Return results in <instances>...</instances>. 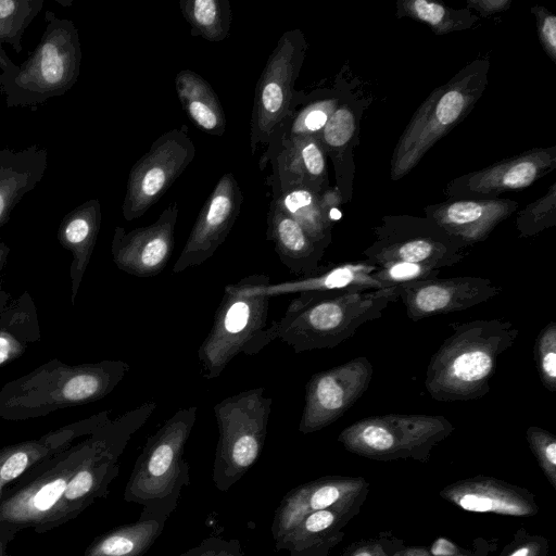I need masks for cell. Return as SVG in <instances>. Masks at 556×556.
Listing matches in <instances>:
<instances>
[{
  "label": "cell",
  "mask_w": 556,
  "mask_h": 556,
  "mask_svg": "<svg viewBox=\"0 0 556 556\" xmlns=\"http://www.w3.org/2000/svg\"><path fill=\"white\" fill-rule=\"evenodd\" d=\"M180 493L143 506L139 519L98 536L84 556H142L163 532Z\"/></svg>",
  "instance_id": "23"
},
{
  "label": "cell",
  "mask_w": 556,
  "mask_h": 556,
  "mask_svg": "<svg viewBox=\"0 0 556 556\" xmlns=\"http://www.w3.org/2000/svg\"><path fill=\"white\" fill-rule=\"evenodd\" d=\"M452 333L431 356L425 388L439 402L481 399L490 391L498 357L509 350L518 329L504 318L450 324Z\"/></svg>",
  "instance_id": "1"
},
{
  "label": "cell",
  "mask_w": 556,
  "mask_h": 556,
  "mask_svg": "<svg viewBox=\"0 0 556 556\" xmlns=\"http://www.w3.org/2000/svg\"><path fill=\"white\" fill-rule=\"evenodd\" d=\"M197 415L194 405L180 408L148 438L126 483V502L146 506L181 493L189 484L184 451Z\"/></svg>",
  "instance_id": "10"
},
{
  "label": "cell",
  "mask_w": 556,
  "mask_h": 556,
  "mask_svg": "<svg viewBox=\"0 0 556 556\" xmlns=\"http://www.w3.org/2000/svg\"><path fill=\"white\" fill-rule=\"evenodd\" d=\"M556 167V147L534 148L464 174L445 188L450 199H492L498 194L529 187Z\"/></svg>",
  "instance_id": "18"
},
{
  "label": "cell",
  "mask_w": 556,
  "mask_h": 556,
  "mask_svg": "<svg viewBox=\"0 0 556 556\" xmlns=\"http://www.w3.org/2000/svg\"><path fill=\"white\" fill-rule=\"evenodd\" d=\"M99 427L77 444L30 467L20 483L0 497V539L9 543L18 531L36 530L61 500L75 471L94 450Z\"/></svg>",
  "instance_id": "7"
},
{
  "label": "cell",
  "mask_w": 556,
  "mask_h": 556,
  "mask_svg": "<svg viewBox=\"0 0 556 556\" xmlns=\"http://www.w3.org/2000/svg\"><path fill=\"white\" fill-rule=\"evenodd\" d=\"M378 268L366 261L324 267L323 270L311 276L277 283L269 282L266 287V294L271 298L291 293L320 294L387 288L375 277V271Z\"/></svg>",
  "instance_id": "27"
},
{
  "label": "cell",
  "mask_w": 556,
  "mask_h": 556,
  "mask_svg": "<svg viewBox=\"0 0 556 556\" xmlns=\"http://www.w3.org/2000/svg\"><path fill=\"white\" fill-rule=\"evenodd\" d=\"M188 127L162 134L130 168L122 214L127 222L142 216L184 173L195 156Z\"/></svg>",
  "instance_id": "13"
},
{
  "label": "cell",
  "mask_w": 556,
  "mask_h": 556,
  "mask_svg": "<svg viewBox=\"0 0 556 556\" xmlns=\"http://www.w3.org/2000/svg\"><path fill=\"white\" fill-rule=\"evenodd\" d=\"M307 42L300 29L285 31L260 75L255 86L250 124L251 155L266 148L279 126L294 112L299 93L294 84L299 77Z\"/></svg>",
  "instance_id": "12"
},
{
  "label": "cell",
  "mask_w": 556,
  "mask_h": 556,
  "mask_svg": "<svg viewBox=\"0 0 556 556\" xmlns=\"http://www.w3.org/2000/svg\"><path fill=\"white\" fill-rule=\"evenodd\" d=\"M175 89L182 110L192 124L212 136H223L226 116L213 87L191 70H181L175 77Z\"/></svg>",
  "instance_id": "31"
},
{
  "label": "cell",
  "mask_w": 556,
  "mask_h": 556,
  "mask_svg": "<svg viewBox=\"0 0 556 556\" xmlns=\"http://www.w3.org/2000/svg\"><path fill=\"white\" fill-rule=\"evenodd\" d=\"M342 88L318 90L309 96V101L295 111L275 131L286 136L318 135L328 118L339 105L343 96Z\"/></svg>",
  "instance_id": "35"
},
{
  "label": "cell",
  "mask_w": 556,
  "mask_h": 556,
  "mask_svg": "<svg viewBox=\"0 0 556 556\" xmlns=\"http://www.w3.org/2000/svg\"><path fill=\"white\" fill-rule=\"evenodd\" d=\"M397 293L407 317L417 321L469 309L498 295L501 288L476 276L434 277L401 282Z\"/></svg>",
  "instance_id": "17"
},
{
  "label": "cell",
  "mask_w": 556,
  "mask_h": 556,
  "mask_svg": "<svg viewBox=\"0 0 556 556\" xmlns=\"http://www.w3.org/2000/svg\"><path fill=\"white\" fill-rule=\"evenodd\" d=\"M40 339L35 301L28 291H23L0 312V368L20 358Z\"/></svg>",
  "instance_id": "30"
},
{
  "label": "cell",
  "mask_w": 556,
  "mask_h": 556,
  "mask_svg": "<svg viewBox=\"0 0 556 556\" xmlns=\"http://www.w3.org/2000/svg\"><path fill=\"white\" fill-rule=\"evenodd\" d=\"M534 362L543 387L556 392V323L549 321L538 333L533 348Z\"/></svg>",
  "instance_id": "38"
},
{
  "label": "cell",
  "mask_w": 556,
  "mask_h": 556,
  "mask_svg": "<svg viewBox=\"0 0 556 556\" xmlns=\"http://www.w3.org/2000/svg\"><path fill=\"white\" fill-rule=\"evenodd\" d=\"M48 166L45 147L0 149V228L21 200L41 181Z\"/></svg>",
  "instance_id": "24"
},
{
  "label": "cell",
  "mask_w": 556,
  "mask_h": 556,
  "mask_svg": "<svg viewBox=\"0 0 556 556\" xmlns=\"http://www.w3.org/2000/svg\"><path fill=\"white\" fill-rule=\"evenodd\" d=\"M45 18L46 28L36 49L2 80L9 108L40 105L63 96L78 80L81 46L76 26L51 11Z\"/></svg>",
  "instance_id": "6"
},
{
  "label": "cell",
  "mask_w": 556,
  "mask_h": 556,
  "mask_svg": "<svg viewBox=\"0 0 556 556\" xmlns=\"http://www.w3.org/2000/svg\"><path fill=\"white\" fill-rule=\"evenodd\" d=\"M454 430L442 415L391 413L351 424L340 432L338 441L346 451L375 460L426 463L433 447Z\"/></svg>",
  "instance_id": "9"
},
{
  "label": "cell",
  "mask_w": 556,
  "mask_h": 556,
  "mask_svg": "<svg viewBox=\"0 0 556 556\" xmlns=\"http://www.w3.org/2000/svg\"><path fill=\"white\" fill-rule=\"evenodd\" d=\"M179 556H244V553L237 539L208 536Z\"/></svg>",
  "instance_id": "42"
},
{
  "label": "cell",
  "mask_w": 556,
  "mask_h": 556,
  "mask_svg": "<svg viewBox=\"0 0 556 556\" xmlns=\"http://www.w3.org/2000/svg\"><path fill=\"white\" fill-rule=\"evenodd\" d=\"M43 7V0H0V43L22 51V37Z\"/></svg>",
  "instance_id": "36"
},
{
  "label": "cell",
  "mask_w": 556,
  "mask_h": 556,
  "mask_svg": "<svg viewBox=\"0 0 556 556\" xmlns=\"http://www.w3.org/2000/svg\"><path fill=\"white\" fill-rule=\"evenodd\" d=\"M343 536L344 534L339 535L334 539L328 540L324 543H320L318 545L312 546L300 552H290L289 556H328L331 548L334 547L339 542H341Z\"/></svg>",
  "instance_id": "46"
},
{
  "label": "cell",
  "mask_w": 556,
  "mask_h": 556,
  "mask_svg": "<svg viewBox=\"0 0 556 556\" xmlns=\"http://www.w3.org/2000/svg\"><path fill=\"white\" fill-rule=\"evenodd\" d=\"M489 60L477 59L434 89L416 110L393 151L390 176L408 174L422 156L472 110L488 84Z\"/></svg>",
  "instance_id": "5"
},
{
  "label": "cell",
  "mask_w": 556,
  "mask_h": 556,
  "mask_svg": "<svg viewBox=\"0 0 556 556\" xmlns=\"http://www.w3.org/2000/svg\"><path fill=\"white\" fill-rule=\"evenodd\" d=\"M362 505H338L305 515L275 542L276 549L300 552L344 534L343 527L359 513Z\"/></svg>",
  "instance_id": "32"
},
{
  "label": "cell",
  "mask_w": 556,
  "mask_h": 556,
  "mask_svg": "<svg viewBox=\"0 0 556 556\" xmlns=\"http://www.w3.org/2000/svg\"><path fill=\"white\" fill-rule=\"evenodd\" d=\"M266 239L290 273L305 277L319 273L325 249L315 243L302 227L275 202L267 213Z\"/></svg>",
  "instance_id": "25"
},
{
  "label": "cell",
  "mask_w": 556,
  "mask_h": 556,
  "mask_svg": "<svg viewBox=\"0 0 556 556\" xmlns=\"http://www.w3.org/2000/svg\"><path fill=\"white\" fill-rule=\"evenodd\" d=\"M511 4V0H467L468 10H476L480 16L486 17L505 11Z\"/></svg>",
  "instance_id": "44"
},
{
  "label": "cell",
  "mask_w": 556,
  "mask_h": 556,
  "mask_svg": "<svg viewBox=\"0 0 556 556\" xmlns=\"http://www.w3.org/2000/svg\"><path fill=\"white\" fill-rule=\"evenodd\" d=\"M243 194L231 172L224 174L201 207L173 273L199 266L225 242L240 215Z\"/></svg>",
  "instance_id": "16"
},
{
  "label": "cell",
  "mask_w": 556,
  "mask_h": 556,
  "mask_svg": "<svg viewBox=\"0 0 556 556\" xmlns=\"http://www.w3.org/2000/svg\"><path fill=\"white\" fill-rule=\"evenodd\" d=\"M7 545L8 543H5L4 541H2L0 539V556H10L8 553H7Z\"/></svg>",
  "instance_id": "51"
},
{
  "label": "cell",
  "mask_w": 556,
  "mask_h": 556,
  "mask_svg": "<svg viewBox=\"0 0 556 556\" xmlns=\"http://www.w3.org/2000/svg\"><path fill=\"white\" fill-rule=\"evenodd\" d=\"M101 205L91 199L67 213L58 229L59 243L73 258L70 266L71 303L75 304L81 280L90 263L101 226Z\"/></svg>",
  "instance_id": "26"
},
{
  "label": "cell",
  "mask_w": 556,
  "mask_h": 556,
  "mask_svg": "<svg viewBox=\"0 0 556 556\" xmlns=\"http://www.w3.org/2000/svg\"><path fill=\"white\" fill-rule=\"evenodd\" d=\"M369 483L363 477L326 476L290 490L275 510L271 534L281 539L305 515L332 506L363 503Z\"/></svg>",
  "instance_id": "20"
},
{
  "label": "cell",
  "mask_w": 556,
  "mask_h": 556,
  "mask_svg": "<svg viewBox=\"0 0 556 556\" xmlns=\"http://www.w3.org/2000/svg\"><path fill=\"white\" fill-rule=\"evenodd\" d=\"M393 556H433L429 549L422 546H403Z\"/></svg>",
  "instance_id": "48"
},
{
  "label": "cell",
  "mask_w": 556,
  "mask_h": 556,
  "mask_svg": "<svg viewBox=\"0 0 556 556\" xmlns=\"http://www.w3.org/2000/svg\"><path fill=\"white\" fill-rule=\"evenodd\" d=\"M556 225V184L540 199L525 206L517 215L516 228L521 238L533 237Z\"/></svg>",
  "instance_id": "37"
},
{
  "label": "cell",
  "mask_w": 556,
  "mask_h": 556,
  "mask_svg": "<svg viewBox=\"0 0 556 556\" xmlns=\"http://www.w3.org/2000/svg\"><path fill=\"white\" fill-rule=\"evenodd\" d=\"M535 16L536 29L540 42L545 53L556 61V16L544 7L534 5L531 8Z\"/></svg>",
  "instance_id": "43"
},
{
  "label": "cell",
  "mask_w": 556,
  "mask_h": 556,
  "mask_svg": "<svg viewBox=\"0 0 556 556\" xmlns=\"http://www.w3.org/2000/svg\"><path fill=\"white\" fill-rule=\"evenodd\" d=\"M440 496L470 513L511 517H531L539 513L534 494L526 488L481 475L444 486Z\"/></svg>",
  "instance_id": "21"
},
{
  "label": "cell",
  "mask_w": 556,
  "mask_h": 556,
  "mask_svg": "<svg viewBox=\"0 0 556 556\" xmlns=\"http://www.w3.org/2000/svg\"><path fill=\"white\" fill-rule=\"evenodd\" d=\"M271 404L273 399L260 387L228 396L213 407L218 441L212 479L217 490H229L257 460Z\"/></svg>",
  "instance_id": "8"
},
{
  "label": "cell",
  "mask_w": 556,
  "mask_h": 556,
  "mask_svg": "<svg viewBox=\"0 0 556 556\" xmlns=\"http://www.w3.org/2000/svg\"><path fill=\"white\" fill-rule=\"evenodd\" d=\"M399 299L397 285L370 290H348L320 294H299L279 320H273L276 339L295 353L332 349L357 329L382 317Z\"/></svg>",
  "instance_id": "3"
},
{
  "label": "cell",
  "mask_w": 556,
  "mask_h": 556,
  "mask_svg": "<svg viewBox=\"0 0 556 556\" xmlns=\"http://www.w3.org/2000/svg\"><path fill=\"white\" fill-rule=\"evenodd\" d=\"M178 214L177 202H172L151 225L130 231L116 226L111 243L116 267L140 278L163 271L173 254Z\"/></svg>",
  "instance_id": "19"
},
{
  "label": "cell",
  "mask_w": 556,
  "mask_h": 556,
  "mask_svg": "<svg viewBox=\"0 0 556 556\" xmlns=\"http://www.w3.org/2000/svg\"><path fill=\"white\" fill-rule=\"evenodd\" d=\"M548 552V539L520 528L514 534L513 540L504 546L498 556H547Z\"/></svg>",
  "instance_id": "40"
},
{
  "label": "cell",
  "mask_w": 556,
  "mask_h": 556,
  "mask_svg": "<svg viewBox=\"0 0 556 556\" xmlns=\"http://www.w3.org/2000/svg\"><path fill=\"white\" fill-rule=\"evenodd\" d=\"M463 551L464 548L444 536H440L434 540L429 548L430 554L433 556H455L460 554Z\"/></svg>",
  "instance_id": "45"
},
{
  "label": "cell",
  "mask_w": 556,
  "mask_h": 556,
  "mask_svg": "<svg viewBox=\"0 0 556 556\" xmlns=\"http://www.w3.org/2000/svg\"><path fill=\"white\" fill-rule=\"evenodd\" d=\"M492 549V546L490 545L489 541H485L483 539H477L473 541V548L472 549H464L460 554L455 556H486L489 551Z\"/></svg>",
  "instance_id": "47"
},
{
  "label": "cell",
  "mask_w": 556,
  "mask_h": 556,
  "mask_svg": "<svg viewBox=\"0 0 556 556\" xmlns=\"http://www.w3.org/2000/svg\"><path fill=\"white\" fill-rule=\"evenodd\" d=\"M269 282L266 274H252L225 287L211 330L198 350L205 379L217 378L238 354H257L276 340L274 324L267 327Z\"/></svg>",
  "instance_id": "4"
},
{
  "label": "cell",
  "mask_w": 556,
  "mask_h": 556,
  "mask_svg": "<svg viewBox=\"0 0 556 556\" xmlns=\"http://www.w3.org/2000/svg\"><path fill=\"white\" fill-rule=\"evenodd\" d=\"M10 248L9 245L0 240V271L3 269L9 258Z\"/></svg>",
  "instance_id": "49"
},
{
  "label": "cell",
  "mask_w": 556,
  "mask_h": 556,
  "mask_svg": "<svg viewBox=\"0 0 556 556\" xmlns=\"http://www.w3.org/2000/svg\"><path fill=\"white\" fill-rule=\"evenodd\" d=\"M399 18L409 17L428 25L435 34H448L471 28L479 17L468 9H453L437 1L399 0Z\"/></svg>",
  "instance_id": "33"
},
{
  "label": "cell",
  "mask_w": 556,
  "mask_h": 556,
  "mask_svg": "<svg viewBox=\"0 0 556 556\" xmlns=\"http://www.w3.org/2000/svg\"><path fill=\"white\" fill-rule=\"evenodd\" d=\"M179 8L190 25L191 36L210 42L228 37L232 21L229 0H180Z\"/></svg>",
  "instance_id": "34"
},
{
  "label": "cell",
  "mask_w": 556,
  "mask_h": 556,
  "mask_svg": "<svg viewBox=\"0 0 556 556\" xmlns=\"http://www.w3.org/2000/svg\"><path fill=\"white\" fill-rule=\"evenodd\" d=\"M518 203L510 199H448L425 207L426 217L465 245L484 241L509 217Z\"/></svg>",
  "instance_id": "22"
},
{
  "label": "cell",
  "mask_w": 556,
  "mask_h": 556,
  "mask_svg": "<svg viewBox=\"0 0 556 556\" xmlns=\"http://www.w3.org/2000/svg\"><path fill=\"white\" fill-rule=\"evenodd\" d=\"M375 240L363 255L380 268L410 265L439 270L462 262L468 247L428 217L383 216L374 228Z\"/></svg>",
  "instance_id": "11"
},
{
  "label": "cell",
  "mask_w": 556,
  "mask_h": 556,
  "mask_svg": "<svg viewBox=\"0 0 556 556\" xmlns=\"http://www.w3.org/2000/svg\"><path fill=\"white\" fill-rule=\"evenodd\" d=\"M271 164L266 184L273 197L294 188L324 193L329 188L326 153L317 135L275 132L260 160V169Z\"/></svg>",
  "instance_id": "15"
},
{
  "label": "cell",
  "mask_w": 556,
  "mask_h": 556,
  "mask_svg": "<svg viewBox=\"0 0 556 556\" xmlns=\"http://www.w3.org/2000/svg\"><path fill=\"white\" fill-rule=\"evenodd\" d=\"M403 546L402 540L384 532L377 538L352 543L339 556H393Z\"/></svg>",
  "instance_id": "41"
},
{
  "label": "cell",
  "mask_w": 556,
  "mask_h": 556,
  "mask_svg": "<svg viewBox=\"0 0 556 556\" xmlns=\"http://www.w3.org/2000/svg\"><path fill=\"white\" fill-rule=\"evenodd\" d=\"M11 299L10 294L3 289L2 281L0 279V312L7 305L9 300Z\"/></svg>",
  "instance_id": "50"
},
{
  "label": "cell",
  "mask_w": 556,
  "mask_h": 556,
  "mask_svg": "<svg viewBox=\"0 0 556 556\" xmlns=\"http://www.w3.org/2000/svg\"><path fill=\"white\" fill-rule=\"evenodd\" d=\"M526 438L530 450L532 451L544 476L556 489V438L549 431L530 426L526 430Z\"/></svg>",
  "instance_id": "39"
},
{
  "label": "cell",
  "mask_w": 556,
  "mask_h": 556,
  "mask_svg": "<svg viewBox=\"0 0 556 556\" xmlns=\"http://www.w3.org/2000/svg\"><path fill=\"white\" fill-rule=\"evenodd\" d=\"M342 200L338 187H329L324 193H317L307 188H294L271 199L302 227L315 243L325 250L331 242L334 223L330 218V213L333 208H339Z\"/></svg>",
  "instance_id": "28"
},
{
  "label": "cell",
  "mask_w": 556,
  "mask_h": 556,
  "mask_svg": "<svg viewBox=\"0 0 556 556\" xmlns=\"http://www.w3.org/2000/svg\"><path fill=\"white\" fill-rule=\"evenodd\" d=\"M372 375L374 366L365 356L314 374L305 384L299 431L313 433L338 420L367 391Z\"/></svg>",
  "instance_id": "14"
},
{
  "label": "cell",
  "mask_w": 556,
  "mask_h": 556,
  "mask_svg": "<svg viewBox=\"0 0 556 556\" xmlns=\"http://www.w3.org/2000/svg\"><path fill=\"white\" fill-rule=\"evenodd\" d=\"M129 369V364L122 359L68 365L51 358L2 386L0 418L29 420L97 402L109 395Z\"/></svg>",
  "instance_id": "2"
},
{
  "label": "cell",
  "mask_w": 556,
  "mask_h": 556,
  "mask_svg": "<svg viewBox=\"0 0 556 556\" xmlns=\"http://www.w3.org/2000/svg\"><path fill=\"white\" fill-rule=\"evenodd\" d=\"M362 105L349 92H343L339 105L317 135L320 144L334 165L339 191L343 198L349 175L352 143L356 142Z\"/></svg>",
  "instance_id": "29"
}]
</instances>
